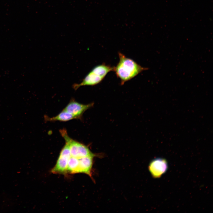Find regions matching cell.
<instances>
[{
  "instance_id": "9c48e42d",
  "label": "cell",
  "mask_w": 213,
  "mask_h": 213,
  "mask_svg": "<svg viewBox=\"0 0 213 213\" xmlns=\"http://www.w3.org/2000/svg\"><path fill=\"white\" fill-rule=\"evenodd\" d=\"M114 67H112L105 64H102L94 67L91 71L104 78L108 73L114 71Z\"/></svg>"
},
{
  "instance_id": "6da1fadb",
  "label": "cell",
  "mask_w": 213,
  "mask_h": 213,
  "mask_svg": "<svg viewBox=\"0 0 213 213\" xmlns=\"http://www.w3.org/2000/svg\"><path fill=\"white\" fill-rule=\"evenodd\" d=\"M118 56L119 61L116 67H114V71L120 79L122 85L142 71L149 69L148 68L142 67L120 52H118Z\"/></svg>"
},
{
  "instance_id": "3957f363",
  "label": "cell",
  "mask_w": 213,
  "mask_h": 213,
  "mask_svg": "<svg viewBox=\"0 0 213 213\" xmlns=\"http://www.w3.org/2000/svg\"><path fill=\"white\" fill-rule=\"evenodd\" d=\"M71 156L69 146L65 143L61 151L56 164L51 170V172L54 174H66L68 161Z\"/></svg>"
},
{
  "instance_id": "5b68a950",
  "label": "cell",
  "mask_w": 213,
  "mask_h": 213,
  "mask_svg": "<svg viewBox=\"0 0 213 213\" xmlns=\"http://www.w3.org/2000/svg\"><path fill=\"white\" fill-rule=\"evenodd\" d=\"M168 168L167 163L164 159L157 158L152 160L150 163L149 169L152 176L158 178L165 173Z\"/></svg>"
},
{
  "instance_id": "8992f818",
  "label": "cell",
  "mask_w": 213,
  "mask_h": 213,
  "mask_svg": "<svg viewBox=\"0 0 213 213\" xmlns=\"http://www.w3.org/2000/svg\"><path fill=\"white\" fill-rule=\"evenodd\" d=\"M94 157L90 156L78 158L79 164L77 173H84L92 178L91 171Z\"/></svg>"
},
{
  "instance_id": "52a82bcc",
  "label": "cell",
  "mask_w": 213,
  "mask_h": 213,
  "mask_svg": "<svg viewBox=\"0 0 213 213\" xmlns=\"http://www.w3.org/2000/svg\"><path fill=\"white\" fill-rule=\"evenodd\" d=\"M104 78L91 71L80 83L74 84L72 86L73 88L76 90L82 86L95 85L100 83Z\"/></svg>"
},
{
  "instance_id": "277c9868",
  "label": "cell",
  "mask_w": 213,
  "mask_h": 213,
  "mask_svg": "<svg viewBox=\"0 0 213 213\" xmlns=\"http://www.w3.org/2000/svg\"><path fill=\"white\" fill-rule=\"evenodd\" d=\"M93 103L83 104L72 99L63 110L74 116L77 119H80L83 113L92 107Z\"/></svg>"
},
{
  "instance_id": "30bf717a",
  "label": "cell",
  "mask_w": 213,
  "mask_h": 213,
  "mask_svg": "<svg viewBox=\"0 0 213 213\" xmlns=\"http://www.w3.org/2000/svg\"><path fill=\"white\" fill-rule=\"evenodd\" d=\"M78 164V159L71 156L68 161L66 171L67 173H77Z\"/></svg>"
},
{
  "instance_id": "7a4b0ae2",
  "label": "cell",
  "mask_w": 213,
  "mask_h": 213,
  "mask_svg": "<svg viewBox=\"0 0 213 213\" xmlns=\"http://www.w3.org/2000/svg\"><path fill=\"white\" fill-rule=\"evenodd\" d=\"M59 132L69 146L71 156L78 158L90 156H100L92 152L87 146L70 137L65 129L60 130Z\"/></svg>"
},
{
  "instance_id": "ba28073f",
  "label": "cell",
  "mask_w": 213,
  "mask_h": 213,
  "mask_svg": "<svg viewBox=\"0 0 213 213\" xmlns=\"http://www.w3.org/2000/svg\"><path fill=\"white\" fill-rule=\"evenodd\" d=\"M44 118L46 121L51 122L55 121L66 122L72 119H77L72 114L64 110L54 117H49L45 115Z\"/></svg>"
}]
</instances>
